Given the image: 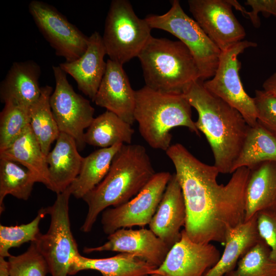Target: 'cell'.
Returning a JSON list of instances; mask_svg holds the SVG:
<instances>
[{"label":"cell","instance_id":"obj_17","mask_svg":"<svg viewBox=\"0 0 276 276\" xmlns=\"http://www.w3.org/2000/svg\"><path fill=\"white\" fill-rule=\"evenodd\" d=\"M186 211L180 184L172 174L156 211L149 224V229L170 248L181 237Z\"/></svg>","mask_w":276,"mask_h":276},{"label":"cell","instance_id":"obj_26","mask_svg":"<svg viewBox=\"0 0 276 276\" xmlns=\"http://www.w3.org/2000/svg\"><path fill=\"white\" fill-rule=\"evenodd\" d=\"M115 113L106 110L94 118L84 133L85 144L101 148L118 144H130L134 129Z\"/></svg>","mask_w":276,"mask_h":276},{"label":"cell","instance_id":"obj_29","mask_svg":"<svg viewBox=\"0 0 276 276\" xmlns=\"http://www.w3.org/2000/svg\"><path fill=\"white\" fill-rule=\"evenodd\" d=\"M38 182L36 176L16 163L0 158V213L5 210L4 200L8 195L27 200L33 186Z\"/></svg>","mask_w":276,"mask_h":276},{"label":"cell","instance_id":"obj_14","mask_svg":"<svg viewBox=\"0 0 276 276\" xmlns=\"http://www.w3.org/2000/svg\"><path fill=\"white\" fill-rule=\"evenodd\" d=\"M220 257L214 245L192 241L183 229L179 240L170 248L164 262L151 274L203 276L217 264Z\"/></svg>","mask_w":276,"mask_h":276},{"label":"cell","instance_id":"obj_7","mask_svg":"<svg viewBox=\"0 0 276 276\" xmlns=\"http://www.w3.org/2000/svg\"><path fill=\"white\" fill-rule=\"evenodd\" d=\"M152 29L145 18L136 15L130 2L112 1L102 36L106 55L123 65L137 57L151 37Z\"/></svg>","mask_w":276,"mask_h":276},{"label":"cell","instance_id":"obj_9","mask_svg":"<svg viewBox=\"0 0 276 276\" xmlns=\"http://www.w3.org/2000/svg\"><path fill=\"white\" fill-rule=\"evenodd\" d=\"M256 42L243 40L221 52L218 65L211 80L203 81L205 88L237 109L249 126L257 123L254 98L245 91L239 76L241 63L238 56Z\"/></svg>","mask_w":276,"mask_h":276},{"label":"cell","instance_id":"obj_8","mask_svg":"<svg viewBox=\"0 0 276 276\" xmlns=\"http://www.w3.org/2000/svg\"><path fill=\"white\" fill-rule=\"evenodd\" d=\"M68 188L57 194L54 203L46 208L50 216L47 232L40 233L34 242L45 259L51 276H70L72 259L79 254L78 244L71 230L69 215Z\"/></svg>","mask_w":276,"mask_h":276},{"label":"cell","instance_id":"obj_25","mask_svg":"<svg viewBox=\"0 0 276 276\" xmlns=\"http://www.w3.org/2000/svg\"><path fill=\"white\" fill-rule=\"evenodd\" d=\"M123 144L100 148L83 157L79 174L68 187L71 195L83 198L105 177L112 159Z\"/></svg>","mask_w":276,"mask_h":276},{"label":"cell","instance_id":"obj_23","mask_svg":"<svg viewBox=\"0 0 276 276\" xmlns=\"http://www.w3.org/2000/svg\"><path fill=\"white\" fill-rule=\"evenodd\" d=\"M261 240L256 215L227 232L225 248L218 262L203 276H224L234 270L240 259Z\"/></svg>","mask_w":276,"mask_h":276},{"label":"cell","instance_id":"obj_4","mask_svg":"<svg viewBox=\"0 0 276 276\" xmlns=\"http://www.w3.org/2000/svg\"><path fill=\"white\" fill-rule=\"evenodd\" d=\"M191 108L183 94L164 93L146 86L135 90V121L141 136L155 149L168 150L171 145L170 131L176 127H185L200 135Z\"/></svg>","mask_w":276,"mask_h":276},{"label":"cell","instance_id":"obj_39","mask_svg":"<svg viewBox=\"0 0 276 276\" xmlns=\"http://www.w3.org/2000/svg\"><path fill=\"white\" fill-rule=\"evenodd\" d=\"M150 276H163V275L158 274H150Z\"/></svg>","mask_w":276,"mask_h":276},{"label":"cell","instance_id":"obj_32","mask_svg":"<svg viewBox=\"0 0 276 276\" xmlns=\"http://www.w3.org/2000/svg\"><path fill=\"white\" fill-rule=\"evenodd\" d=\"M30 109L11 102L5 103L0 114V151L7 149L30 125Z\"/></svg>","mask_w":276,"mask_h":276},{"label":"cell","instance_id":"obj_20","mask_svg":"<svg viewBox=\"0 0 276 276\" xmlns=\"http://www.w3.org/2000/svg\"><path fill=\"white\" fill-rule=\"evenodd\" d=\"M248 169L244 221L261 211H276V162H262Z\"/></svg>","mask_w":276,"mask_h":276},{"label":"cell","instance_id":"obj_31","mask_svg":"<svg viewBox=\"0 0 276 276\" xmlns=\"http://www.w3.org/2000/svg\"><path fill=\"white\" fill-rule=\"evenodd\" d=\"M48 215L46 208L40 209L36 217L29 223L15 226L0 225V257L4 258L11 255L9 250L28 242H35L40 234V222Z\"/></svg>","mask_w":276,"mask_h":276},{"label":"cell","instance_id":"obj_6","mask_svg":"<svg viewBox=\"0 0 276 276\" xmlns=\"http://www.w3.org/2000/svg\"><path fill=\"white\" fill-rule=\"evenodd\" d=\"M162 15H149L145 18L150 27L167 31L179 39L189 49L198 67L200 80L213 77L217 70L221 50L198 23L183 11L178 0Z\"/></svg>","mask_w":276,"mask_h":276},{"label":"cell","instance_id":"obj_13","mask_svg":"<svg viewBox=\"0 0 276 276\" xmlns=\"http://www.w3.org/2000/svg\"><path fill=\"white\" fill-rule=\"evenodd\" d=\"M194 20L221 52L243 40L246 32L227 0H189Z\"/></svg>","mask_w":276,"mask_h":276},{"label":"cell","instance_id":"obj_33","mask_svg":"<svg viewBox=\"0 0 276 276\" xmlns=\"http://www.w3.org/2000/svg\"><path fill=\"white\" fill-rule=\"evenodd\" d=\"M10 276H47L48 265L34 242L24 253L8 258Z\"/></svg>","mask_w":276,"mask_h":276},{"label":"cell","instance_id":"obj_34","mask_svg":"<svg viewBox=\"0 0 276 276\" xmlns=\"http://www.w3.org/2000/svg\"><path fill=\"white\" fill-rule=\"evenodd\" d=\"M257 122L276 133V96L264 90H256L254 97Z\"/></svg>","mask_w":276,"mask_h":276},{"label":"cell","instance_id":"obj_2","mask_svg":"<svg viewBox=\"0 0 276 276\" xmlns=\"http://www.w3.org/2000/svg\"><path fill=\"white\" fill-rule=\"evenodd\" d=\"M183 95L197 111L195 125L210 145L214 166L219 173L231 174L249 126L237 109L208 90L200 79Z\"/></svg>","mask_w":276,"mask_h":276},{"label":"cell","instance_id":"obj_35","mask_svg":"<svg viewBox=\"0 0 276 276\" xmlns=\"http://www.w3.org/2000/svg\"><path fill=\"white\" fill-rule=\"evenodd\" d=\"M259 235L269 247L271 258L276 262V211L266 210L257 214Z\"/></svg>","mask_w":276,"mask_h":276},{"label":"cell","instance_id":"obj_24","mask_svg":"<svg viewBox=\"0 0 276 276\" xmlns=\"http://www.w3.org/2000/svg\"><path fill=\"white\" fill-rule=\"evenodd\" d=\"M0 158L20 164L36 176L38 182L52 190L46 156L30 125L7 149L0 151Z\"/></svg>","mask_w":276,"mask_h":276},{"label":"cell","instance_id":"obj_22","mask_svg":"<svg viewBox=\"0 0 276 276\" xmlns=\"http://www.w3.org/2000/svg\"><path fill=\"white\" fill-rule=\"evenodd\" d=\"M156 267L130 254L120 253L114 256L101 259L85 257L80 254L71 262L69 275L86 270L99 271L102 276H148Z\"/></svg>","mask_w":276,"mask_h":276},{"label":"cell","instance_id":"obj_10","mask_svg":"<svg viewBox=\"0 0 276 276\" xmlns=\"http://www.w3.org/2000/svg\"><path fill=\"white\" fill-rule=\"evenodd\" d=\"M52 69L55 81L50 100L53 114L60 132L73 137L81 150L86 144L84 130L93 121L95 109L88 100L74 91L59 66Z\"/></svg>","mask_w":276,"mask_h":276},{"label":"cell","instance_id":"obj_11","mask_svg":"<svg viewBox=\"0 0 276 276\" xmlns=\"http://www.w3.org/2000/svg\"><path fill=\"white\" fill-rule=\"evenodd\" d=\"M172 174L156 173L133 198L102 213L101 224L105 234L109 235L122 228L149 224L155 213Z\"/></svg>","mask_w":276,"mask_h":276},{"label":"cell","instance_id":"obj_30","mask_svg":"<svg viewBox=\"0 0 276 276\" xmlns=\"http://www.w3.org/2000/svg\"><path fill=\"white\" fill-rule=\"evenodd\" d=\"M270 250L261 240L238 261L236 268L224 276H276V262Z\"/></svg>","mask_w":276,"mask_h":276},{"label":"cell","instance_id":"obj_18","mask_svg":"<svg viewBox=\"0 0 276 276\" xmlns=\"http://www.w3.org/2000/svg\"><path fill=\"white\" fill-rule=\"evenodd\" d=\"M106 55L102 37L95 31L88 37L87 49L78 59L59 66L75 80L78 89L93 101L105 74Z\"/></svg>","mask_w":276,"mask_h":276},{"label":"cell","instance_id":"obj_1","mask_svg":"<svg viewBox=\"0 0 276 276\" xmlns=\"http://www.w3.org/2000/svg\"><path fill=\"white\" fill-rule=\"evenodd\" d=\"M166 153L181 188L187 235L197 243L224 244L227 232L244 221L249 169L239 168L226 184H219L217 168L201 162L182 144L171 145Z\"/></svg>","mask_w":276,"mask_h":276},{"label":"cell","instance_id":"obj_12","mask_svg":"<svg viewBox=\"0 0 276 276\" xmlns=\"http://www.w3.org/2000/svg\"><path fill=\"white\" fill-rule=\"evenodd\" d=\"M29 11L37 28L55 51L66 62L78 59L87 49L88 37L54 6L33 0Z\"/></svg>","mask_w":276,"mask_h":276},{"label":"cell","instance_id":"obj_5","mask_svg":"<svg viewBox=\"0 0 276 276\" xmlns=\"http://www.w3.org/2000/svg\"><path fill=\"white\" fill-rule=\"evenodd\" d=\"M145 86L159 92L183 94L200 79L196 62L180 41L151 37L137 57Z\"/></svg>","mask_w":276,"mask_h":276},{"label":"cell","instance_id":"obj_19","mask_svg":"<svg viewBox=\"0 0 276 276\" xmlns=\"http://www.w3.org/2000/svg\"><path fill=\"white\" fill-rule=\"evenodd\" d=\"M39 65L33 60L13 63L0 84V97L4 103L11 102L30 108L39 98Z\"/></svg>","mask_w":276,"mask_h":276},{"label":"cell","instance_id":"obj_28","mask_svg":"<svg viewBox=\"0 0 276 276\" xmlns=\"http://www.w3.org/2000/svg\"><path fill=\"white\" fill-rule=\"evenodd\" d=\"M52 93V87L48 85L41 87L39 98L30 109V126L46 156L60 133L50 105Z\"/></svg>","mask_w":276,"mask_h":276},{"label":"cell","instance_id":"obj_3","mask_svg":"<svg viewBox=\"0 0 276 276\" xmlns=\"http://www.w3.org/2000/svg\"><path fill=\"white\" fill-rule=\"evenodd\" d=\"M155 173L144 146L123 144L104 179L82 198L87 204L88 211L80 230L90 232L101 213L133 198Z\"/></svg>","mask_w":276,"mask_h":276},{"label":"cell","instance_id":"obj_21","mask_svg":"<svg viewBox=\"0 0 276 276\" xmlns=\"http://www.w3.org/2000/svg\"><path fill=\"white\" fill-rule=\"evenodd\" d=\"M78 150L73 137L60 132L55 146L46 156L52 191L58 194L66 190L79 174L83 157Z\"/></svg>","mask_w":276,"mask_h":276},{"label":"cell","instance_id":"obj_16","mask_svg":"<svg viewBox=\"0 0 276 276\" xmlns=\"http://www.w3.org/2000/svg\"><path fill=\"white\" fill-rule=\"evenodd\" d=\"M94 102L132 125L135 106V90L130 84L123 65L109 59Z\"/></svg>","mask_w":276,"mask_h":276},{"label":"cell","instance_id":"obj_27","mask_svg":"<svg viewBox=\"0 0 276 276\" xmlns=\"http://www.w3.org/2000/svg\"><path fill=\"white\" fill-rule=\"evenodd\" d=\"M264 161L276 162V133L258 122L249 126L241 151L234 163L233 173L241 167L250 168Z\"/></svg>","mask_w":276,"mask_h":276},{"label":"cell","instance_id":"obj_37","mask_svg":"<svg viewBox=\"0 0 276 276\" xmlns=\"http://www.w3.org/2000/svg\"><path fill=\"white\" fill-rule=\"evenodd\" d=\"M263 88L265 91L276 96V72L264 82Z\"/></svg>","mask_w":276,"mask_h":276},{"label":"cell","instance_id":"obj_15","mask_svg":"<svg viewBox=\"0 0 276 276\" xmlns=\"http://www.w3.org/2000/svg\"><path fill=\"white\" fill-rule=\"evenodd\" d=\"M170 248L150 229H119L108 235L102 245L83 248L85 254L112 251L134 255L157 268L164 262Z\"/></svg>","mask_w":276,"mask_h":276},{"label":"cell","instance_id":"obj_38","mask_svg":"<svg viewBox=\"0 0 276 276\" xmlns=\"http://www.w3.org/2000/svg\"><path fill=\"white\" fill-rule=\"evenodd\" d=\"M0 276H10L8 270V261L0 257Z\"/></svg>","mask_w":276,"mask_h":276},{"label":"cell","instance_id":"obj_36","mask_svg":"<svg viewBox=\"0 0 276 276\" xmlns=\"http://www.w3.org/2000/svg\"><path fill=\"white\" fill-rule=\"evenodd\" d=\"M244 4L250 6L252 10H245L242 15L250 19L255 28H259L261 25L259 13H262L265 17L271 15L276 17V0H247Z\"/></svg>","mask_w":276,"mask_h":276}]
</instances>
